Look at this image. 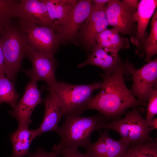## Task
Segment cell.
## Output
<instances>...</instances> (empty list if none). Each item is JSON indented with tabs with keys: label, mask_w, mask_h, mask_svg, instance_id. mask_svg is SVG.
<instances>
[{
	"label": "cell",
	"mask_w": 157,
	"mask_h": 157,
	"mask_svg": "<svg viewBox=\"0 0 157 157\" xmlns=\"http://www.w3.org/2000/svg\"><path fill=\"white\" fill-rule=\"evenodd\" d=\"M102 82L87 85H74L57 81L47 89L58 99L64 115H79L92 97L94 91L101 88Z\"/></svg>",
	"instance_id": "obj_3"
},
{
	"label": "cell",
	"mask_w": 157,
	"mask_h": 157,
	"mask_svg": "<svg viewBox=\"0 0 157 157\" xmlns=\"http://www.w3.org/2000/svg\"><path fill=\"white\" fill-rule=\"evenodd\" d=\"M14 15L20 21L53 28L47 7L41 0H19L14 7Z\"/></svg>",
	"instance_id": "obj_10"
},
{
	"label": "cell",
	"mask_w": 157,
	"mask_h": 157,
	"mask_svg": "<svg viewBox=\"0 0 157 157\" xmlns=\"http://www.w3.org/2000/svg\"><path fill=\"white\" fill-rule=\"evenodd\" d=\"M150 128L152 130L157 128V118H154L147 120Z\"/></svg>",
	"instance_id": "obj_31"
},
{
	"label": "cell",
	"mask_w": 157,
	"mask_h": 157,
	"mask_svg": "<svg viewBox=\"0 0 157 157\" xmlns=\"http://www.w3.org/2000/svg\"><path fill=\"white\" fill-rule=\"evenodd\" d=\"M96 42L101 47L118 51L130 47L128 39L121 37L119 31L113 27L111 29L107 28L98 33L96 38Z\"/></svg>",
	"instance_id": "obj_20"
},
{
	"label": "cell",
	"mask_w": 157,
	"mask_h": 157,
	"mask_svg": "<svg viewBox=\"0 0 157 157\" xmlns=\"http://www.w3.org/2000/svg\"><path fill=\"white\" fill-rule=\"evenodd\" d=\"M119 52L113 49L101 47L96 43L88 58L78 67L81 68L87 65H94L101 68L105 72L104 74H111L123 64L118 54Z\"/></svg>",
	"instance_id": "obj_12"
},
{
	"label": "cell",
	"mask_w": 157,
	"mask_h": 157,
	"mask_svg": "<svg viewBox=\"0 0 157 157\" xmlns=\"http://www.w3.org/2000/svg\"><path fill=\"white\" fill-rule=\"evenodd\" d=\"M157 5V0H141L139 2L137 11L134 13V20L137 23V30L135 37H132L131 40L138 47L146 39L145 31Z\"/></svg>",
	"instance_id": "obj_17"
},
{
	"label": "cell",
	"mask_w": 157,
	"mask_h": 157,
	"mask_svg": "<svg viewBox=\"0 0 157 157\" xmlns=\"http://www.w3.org/2000/svg\"><path fill=\"white\" fill-rule=\"evenodd\" d=\"M53 148L57 151L56 157H88L86 153L80 152L77 148L59 147L55 144Z\"/></svg>",
	"instance_id": "obj_25"
},
{
	"label": "cell",
	"mask_w": 157,
	"mask_h": 157,
	"mask_svg": "<svg viewBox=\"0 0 157 157\" xmlns=\"http://www.w3.org/2000/svg\"><path fill=\"white\" fill-rule=\"evenodd\" d=\"M106 6L98 10L92 8L89 16L82 26L81 34L83 42L89 48L96 44L98 33L107 28L109 25L106 14Z\"/></svg>",
	"instance_id": "obj_13"
},
{
	"label": "cell",
	"mask_w": 157,
	"mask_h": 157,
	"mask_svg": "<svg viewBox=\"0 0 157 157\" xmlns=\"http://www.w3.org/2000/svg\"><path fill=\"white\" fill-rule=\"evenodd\" d=\"M19 97L13 83L5 76L0 77V105L6 103L13 108Z\"/></svg>",
	"instance_id": "obj_22"
},
{
	"label": "cell",
	"mask_w": 157,
	"mask_h": 157,
	"mask_svg": "<svg viewBox=\"0 0 157 157\" xmlns=\"http://www.w3.org/2000/svg\"><path fill=\"white\" fill-rule=\"evenodd\" d=\"M141 109L134 107L124 118L106 123L103 129L116 131L120 136V140L129 146L153 140L149 135L152 130L148 120L142 116Z\"/></svg>",
	"instance_id": "obj_5"
},
{
	"label": "cell",
	"mask_w": 157,
	"mask_h": 157,
	"mask_svg": "<svg viewBox=\"0 0 157 157\" xmlns=\"http://www.w3.org/2000/svg\"><path fill=\"white\" fill-rule=\"evenodd\" d=\"M124 157H157V142L154 139L130 145Z\"/></svg>",
	"instance_id": "obj_21"
},
{
	"label": "cell",
	"mask_w": 157,
	"mask_h": 157,
	"mask_svg": "<svg viewBox=\"0 0 157 157\" xmlns=\"http://www.w3.org/2000/svg\"><path fill=\"white\" fill-rule=\"evenodd\" d=\"M3 30V28L2 27H0V34L2 32Z\"/></svg>",
	"instance_id": "obj_32"
},
{
	"label": "cell",
	"mask_w": 157,
	"mask_h": 157,
	"mask_svg": "<svg viewBox=\"0 0 157 157\" xmlns=\"http://www.w3.org/2000/svg\"><path fill=\"white\" fill-rule=\"evenodd\" d=\"M19 26L26 34L28 45L32 49L53 58L59 40L52 28L20 21Z\"/></svg>",
	"instance_id": "obj_7"
},
{
	"label": "cell",
	"mask_w": 157,
	"mask_h": 157,
	"mask_svg": "<svg viewBox=\"0 0 157 157\" xmlns=\"http://www.w3.org/2000/svg\"><path fill=\"white\" fill-rule=\"evenodd\" d=\"M64 122L57 132L60 138L59 147L85 149L91 143L92 133L103 129L108 121L99 113L94 116L82 117L77 114L66 115Z\"/></svg>",
	"instance_id": "obj_2"
},
{
	"label": "cell",
	"mask_w": 157,
	"mask_h": 157,
	"mask_svg": "<svg viewBox=\"0 0 157 157\" xmlns=\"http://www.w3.org/2000/svg\"><path fill=\"white\" fill-rule=\"evenodd\" d=\"M147 102L146 119L150 120L157 114V90L154 89L150 94Z\"/></svg>",
	"instance_id": "obj_26"
},
{
	"label": "cell",
	"mask_w": 157,
	"mask_h": 157,
	"mask_svg": "<svg viewBox=\"0 0 157 157\" xmlns=\"http://www.w3.org/2000/svg\"><path fill=\"white\" fill-rule=\"evenodd\" d=\"M19 1L0 0V27L4 28L13 23L14 8Z\"/></svg>",
	"instance_id": "obj_24"
},
{
	"label": "cell",
	"mask_w": 157,
	"mask_h": 157,
	"mask_svg": "<svg viewBox=\"0 0 157 157\" xmlns=\"http://www.w3.org/2000/svg\"><path fill=\"white\" fill-rule=\"evenodd\" d=\"M45 5L57 34L70 19L77 3L75 0H41Z\"/></svg>",
	"instance_id": "obj_16"
},
{
	"label": "cell",
	"mask_w": 157,
	"mask_h": 157,
	"mask_svg": "<svg viewBox=\"0 0 157 157\" xmlns=\"http://www.w3.org/2000/svg\"><path fill=\"white\" fill-rule=\"evenodd\" d=\"M110 0H93L94 8L96 10L101 9L105 6L106 3H107Z\"/></svg>",
	"instance_id": "obj_30"
},
{
	"label": "cell",
	"mask_w": 157,
	"mask_h": 157,
	"mask_svg": "<svg viewBox=\"0 0 157 157\" xmlns=\"http://www.w3.org/2000/svg\"><path fill=\"white\" fill-rule=\"evenodd\" d=\"M5 59L0 38V77L5 76Z\"/></svg>",
	"instance_id": "obj_28"
},
{
	"label": "cell",
	"mask_w": 157,
	"mask_h": 157,
	"mask_svg": "<svg viewBox=\"0 0 157 157\" xmlns=\"http://www.w3.org/2000/svg\"><path fill=\"white\" fill-rule=\"evenodd\" d=\"M93 6L91 0L77 1L69 20L57 34L59 41L69 40L74 37L79 27L89 16Z\"/></svg>",
	"instance_id": "obj_14"
},
{
	"label": "cell",
	"mask_w": 157,
	"mask_h": 157,
	"mask_svg": "<svg viewBox=\"0 0 157 157\" xmlns=\"http://www.w3.org/2000/svg\"><path fill=\"white\" fill-rule=\"evenodd\" d=\"M26 56L30 60L32 67L24 71L31 79L37 81H44L48 87L57 81L55 77L56 66L54 58L43 52L34 50L28 44L26 48Z\"/></svg>",
	"instance_id": "obj_8"
},
{
	"label": "cell",
	"mask_w": 157,
	"mask_h": 157,
	"mask_svg": "<svg viewBox=\"0 0 157 157\" xmlns=\"http://www.w3.org/2000/svg\"><path fill=\"white\" fill-rule=\"evenodd\" d=\"M125 72L132 76L133 84L130 91L138 100L146 104L153 90L157 88V59L150 60L140 68L132 64H124Z\"/></svg>",
	"instance_id": "obj_6"
},
{
	"label": "cell",
	"mask_w": 157,
	"mask_h": 157,
	"mask_svg": "<svg viewBox=\"0 0 157 157\" xmlns=\"http://www.w3.org/2000/svg\"><path fill=\"white\" fill-rule=\"evenodd\" d=\"M4 57L6 77L14 81L26 56L27 36L19 26L13 24L3 28L0 34Z\"/></svg>",
	"instance_id": "obj_4"
},
{
	"label": "cell",
	"mask_w": 157,
	"mask_h": 157,
	"mask_svg": "<svg viewBox=\"0 0 157 157\" xmlns=\"http://www.w3.org/2000/svg\"><path fill=\"white\" fill-rule=\"evenodd\" d=\"M37 81L33 79L28 84L20 101L8 113L17 120L19 127H28L32 123L31 116L34 109L43 101L38 90Z\"/></svg>",
	"instance_id": "obj_9"
},
{
	"label": "cell",
	"mask_w": 157,
	"mask_h": 157,
	"mask_svg": "<svg viewBox=\"0 0 157 157\" xmlns=\"http://www.w3.org/2000/svg\"><path fill=\"white\" fill-rule=\"evenodd\" d=\"M100 132L97 140L91 143L85 148L88 157H118L117 145L110 136L108 130Z\"/></svg>",
	"instance_id": "obj_18"
},
{
	"label": "cell",
	"mask_w": 157,
	"mask_h": 157,
	"mask_svg": "<svg viewBox=\"0 0 157 157\" xmlns=\"http://www.w3.org/2000/svg\"><path fill=\"white\" fill-rule=\"evenodd\" d=\"M45 105V113L43 120L40 127L35 130L37 136L49 131L57 133L58 124L64 115L60 103L52 92L43 99Z\"/></svg>",
	"instance_id": "obj_15"
},
{
	"label": "cell",
	"mask_w": 157,
	"mask_h": 157,
	"mask_svg": "<svg viewBox=\"0 0 157 157\" xmlns=\"http://www.w3.org/2000/svg\"><path fill=\"white\" fill-rule=\"evenodd\" d=\"M57 151L53 148L50 152L45 151L41 147H38L33 153H30L25 157H56Z\"/></svg>",
	"instance_id": "obj_27"
},
{
	"label": "cell",
	"mask_w": 157,
	"mask_h": 157,
	"mask_svg": "<svg viewBox=\"0 0 157 157\" xmlns=\"http://www.w3.org/2000/svg\"><path fill=\"white\" fill-rule=\"evenodd\" d=\"M123 1L133 11L135 12L137 11L140 2L139 1L137 0H124Z\"/></svg>",
	"instance_id": "obj_29"
},
{
	"label": "cell",
	"mask_w": 157,
	"mask_h": 157,
	"mask_svg": "<svg viewBox=\"0 0 157 157\" xmlns=\"http://www.w3.org/2000/svg\"><path fill=\"white\" fill-rule=\"evenodd\" d=\"M106 7L108 25L123 34H131L135 27V22L133 11L123 1L110 0Z\"/></svg>",
	"instance_id": "obj_11"
},
{
	"label": "cell",
	"mask_w": 157,
	"mask_h": 157,
	"mask_svg": "<svg viewBox=\"0 0 157 157\" xmlns=\"http://www.w3.org/2000/svg\"><path fill=\"white\" fill-rule=\"evenodd\" d=\"M10 135L13 147V153L10 157H26L30 153L29 147L32 141L37 136L35 130L23 127H18Z\"/></svg>",
	"instance_id": "obj_19"
},
{
	"label": "cell",
	"mask_w": 157,
	"mask_h": 157,
	"mask_svg": "<svg viewBox=\"0 0 157 157\" xmlns=\"http://www.w3.org/2000/svg\"><path fill=\"white\" fill-rule=\"evenodd\" d=\"M124 64L113 72L101 74L103 81L99 93L85 108L97 110L107 120L119 119L127 109L146 104L139 101L127 87L124 78Z\"/></svg>",
	"instance_id": "obj_1"
},
{
	"label": "cell",
	"mask_w": 157,
	"mask_h": 157,
	"mask_svg": "<svg viewBox=\"0 0 157 157\" xmlns=\"http://www.w3.org/2000/svg\"><path fill=\"white\" fill-rule=\"evenodd\" d=\"M143 43V48L145 56V60L148 62L157 53V9L153 14L149 36Z\"/></svg>",
	"instance_id": "obj_23"
}]
</instances>
